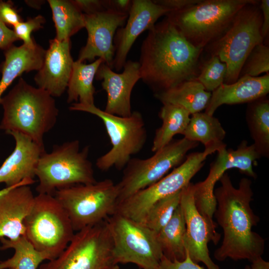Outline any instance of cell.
I'll return each instance as SVG.
<instances>
[{"label": "cell", "instance_id": "cell-1", "mask_svg": "<svg viewBox=\"0 0 269 269\" xmlns=\"http://www.w3.org/2000/svg\"><path fill=\"white\" fill-rule=\"evenodd\" d=\"M203 50L191 44L165 17L142 41L140 79L157 93L196 79Z\"/></svg>", "mask_w": 269, "mask_h": 269}, {"label": "cell", "instance_id": "cell-2", "mask_svg": "<svg viewBox=\"0 0 269 269\" xmlns=\"http://www.w3.org/2000/svg\"><path fill=\"white\" fill-rule=\"evenodd\" d=\"M219 180L221 186L214 191L216 200L214 216L222 229L223 239L214 257L218 261L229 258L252 262L262 257L265 248L264 239L252 229L260 218L251 206L254 195L252 181L242 178L236 188L226 172Z\"/></svg>", "mask_w": 269, "mask_h": 269}, {"label": "cell", "instance_id": "cell-3", "mask_svg": "<svg viewBox=\"0 0 269 269\" xmlns=\"http://www.w3.org/2000/svg\"><path fill=\"white\" fill-rule=\"evenodd\" d=\"M0 105L3 110L0 130L19 133L44 147V135L54 127L58 116L53 97L20 78Z\"/></svg>", "mask_w": 269, "mask_h": 269}, {"label": "cell", "instance_id": "cell-4", "mask_svg": "<svg viewBox=\"0 0 269 269\" xmlns=\"http://www.w3.org/2000/svg\"><path fill=\"white\" fill-rule=\"evenodd\" d=\"M255 0H200L165 17L194 46L204 49L221 37L238 12Z\"/></svg>", "mask_w": 269, "mask_h": 269}, {"label": "cell", "instance_id": "cell-5", "mask_svg": "<svg viewBox=\"0 0 269 269\" xmlns=\"http://www.w3.org/2000/svg\"><path fill=\"white\" fill-rule=\"evenodd\" d=\"M89 146L80 149L78 140L53 146L50 153L43 152L36 169L38 194L53 195L57 190L77 184L96 182Z\"/></svg>", "mask_w": 269, "mask_h": 269}, {"label": "cell", "instance_id": "cell-6", "mask_svg": "<svg viewBox=\"0 0 269 269\" xmlns=\"http://www.w3.org/2000/svg\"><path fill=\"white\" fill-rule=\"evenodd\" d=\"M262 21L260 1L255 0L238 12L221 37L204 48L210 56H217L226 64L224 83L232 84L238 79L250 53L256 45L264 43L261 32Z\"/></svg>", "mask_w": 269, "mask_h": 269}, {"label": "cell", "instance_id": "cell-7", "mask_svg": "<svg viewBox=\"0 0 269 269\" xmlns=\"http://www.w3.org/2000/svg\"><path fill=\"white\" fill-rule=\"evenodd\" d=\"M24 235L47 260L57 258L74 234L66 211L54 195L38 194L23 221Z\"/></svg>", "mask_w": 269, "mask_h": 269}, {"label": "cell", "instance_id": "cell-8", "mask_svg": "<svg viewBox=\"0 0 269 269\" xmlns=\"http://www.w3.org/2000/svg\"><path fill=\"white\" fill-rule=\"evenodd\" d=\"M71 111H81L94 115L103 122L110 137L112 148L97 158L96 165L102 171L112 167L124 169L132 156L138 153L147 139V131L141 114L133 111L128 117H121L107 113L95 104L74 103Z\"/></svg>", "mask_w": 269, "mask_h": 269}, {"label": "cell", "instance_id": "cell-9", "mask_svg": "<svg viewBox=\"0 0 269 269\" xmlns=\"http://www.w3.org/2000/svg\"><path fill=\"white\" fill-rule=\"evenodd\" d=\"M53 195L67 213L75 232H78L115 213L118 189L111 179H106L60 189Z\"/></svg>", "mask_w": 269, "mask_h": 269}, {"label": "cell", "instance_id": "cell-10", "mask_svg": "<svg viewBox=\"0 0 269 269\" xmlns=\"http://www.w3.org/2000/svg\"><path fill=\"white\" fill-rule=\"evenodd\" d=\"M39 269H119L106 220L77 232L57 258Z\"/></svg>", "mask_w": 269, "mask_h": 269}, {"label": "cell", "instance_id": "cell-11", "mask_svg": "<svg viewBox=\"0 0 269 269\" xmlns=\"http://www.w3.org/2000/svg\"><path fill=\"white\" fill-rule=\"evenodd\" d=\"M106 221L118 264L133 263L142 269H157L163 255L156 233L117 213Z\"/></svg>", "mask_w": 269, "mask_h": 269}, {"label": "cell", "instance_id": "cell-12", "mask_svg": "<svg viewBox=\"0 0 269 269\" xmlns=\"http://www.w3.org/2000/svg\"><path fill=\"white\" fill-rule=\"evenodd\" d=\"M221 148L211 146L193 152L168 174L119 203L115 213L142 223L150 208L158 200L181 191L201 169L207 156Z\"/></svg>", "mask_w": 269, "mask_h": 269}, {"label": "cell", "instance_id": "cell-13", "mask_svg": "<svg viewBox=\"0 0 269 269\" xmlns=\"http://www.w3.org/2000/svg\"><path fill=\"white\" fill-rule=\"evenodd\" d=\"M198 144L184 137L173 139L149 158H131L124 168L121 180L116 184L118 204L161 179L171 168L180 165L187 152Z\"/></svg>", "mask_w": 269, "mask_h": 269}, {"label": "cell", "instance_id": "cell-14", "mask_svg": "<svg viewBox=\"0 0 269 269\" xmlns=\"http://www.w3.org/2000/svg\"><path fill=\"white\" fill-rule=\"evenodd\" d=\"M210 165L209 174L203 181L194 184V198L196 206L203 211L211 212L216 206L214 194L216 183L227 170L237 168L240 172L256 179L253 164L261 157L253 144L242 141L236 150L223 148L218 152Z\"/></svg>", "mask_w": 269, "mask_h": 269}, {"label": "cell", "instance_id": "cell-15", "mask_svg": "<svg viewBox=\"0 0 269 269\" xmlns=\"http://www.w3.org/2000/svg\"><path fill=\"white\" fill-rule=\"evenodd\" d=\"M84 15L88 38L77 60L93 61L98 57L112 69L115 51L114 36L117 29L125 24L128 14L106 9Z\"/></svg>", "mask_w": 269, "mask_h": 269}, {"label": "cell", "instance_id": "cell-16", "mask_svg": "<svg viewBox=\"0 0 269 269\" xmlns=\"http://www.w3.org/2000/svg\"><path fill=\"white\" fill-rule=\"evenodd\" d=\"M170 10L151 0H133L127 21L119 28L114 36L115 55L112 69L123 68L128 54L136 38L151 29L162 16Z\"/></svg>", "mask_w": 269, "mask_h": 269}, {"label": "cell", "instance_id": "cell-17", "mask_svg": "<svg viewBox=\"0 0 269 269\" xmlns=\"http://www.w3.org/2000/svg\"><path fill=\"white\" fill-rule=\"evenodd\" d=\"M180 205L186 224L184 245L190 259L197 264L203 263L207 269H220L210 256L208 244L212 241L217 245L220 238L213 233L196 208L194 184L190 182L182 190Z\"/></svg>", "mask_w": 269, "mask_h": 269}, {"label": "cell", "instance_id": "cell-18", "mask_svg": "<svg viewBox=\"0 0 269 269\" xmlns=\"http://www.w3.org/2000/svg\"><path fill=\"white\" fill-rule=\"evenodd\" d=\"M123 69L122 73H117L103 62L99 67L95 78L102 80V88L107 94L104 111L111 114L128 117L133 112L132 92L140 79L139 63L132 60L127 61Z\"/></svg>", "mask_w": 269, "mask_h": 269}, {"label": "cell", "instance_id": "cell-19", "mask_svg": "<svg viewBox=\"0 0 269 269\" xmlns=\"http://www.w3.org/2000/svg\"><path fill=\"white\" fill-rule=\"evenodd\" d=\"M71 47L70 39L50 40L42 66L34 77L38 88L53 97L61 96L67 88L74 62Z\"/></svg>", "mask_w": 269, "mask_h": 269}, {"label": "cell", "instance_id": "cell-20", "mask_svg": "<svg viewBox=\"0 0 269 269\" xmlns=\"http://www.w3.org/2000/svg\"><path fill=\"white\" fill-rule=\"evenodd\" d=\"M15 140L12 153L0 167V183L10 187L28 182L35 181V169L41 155L45 151L28 136L15 132H9Z\"/></svg>", "mask_w": 269, "mask_h": 269}, {"label": "cell", "instance_id": "cell-21", "mask_svg": "<svg viewBox=\"0 0 269 269\" xmlns=\"http://www.w3.org/2000/svg\"><path fill=\"white\" fill-rule=\"evenodd\" d=\"M269 92V74L258 77L244 75L232 84H222L212 92L205 113L213 116L222 105L249 103L267 96Z\"/></svg>", "mask_w": 269, "mask_h": 269}, {"label": "cell", "instance_id": "cell-22", "mask_svg": "<svg viewBox=\"0 0 269 269\" xmlns=\"http://www.w3.org/2000/svg\"><path fill=\"white\" fill-rule=\"evenodd\" d=\"M34 197L30 185H22L0 197V238L13 240L24 235L23 221Z\"/></svg>", "mask_w": 269, "mask_h": 269}, {"label": "cell", "instance_id": "cell-23", "mask_svg": "<svg viewBox=\"0 0 269 269\" xmlns=\"http://www.w3.org/2000/svg\"><path fill=\"white\" fill-rule=\"evenodd\" d=\"M46 50L35 44L33 46L12 45L4 50V61L0 66V104L2 95L13 81L24 72L38 71L42 67Z\"/></svg>", "mask_w": 269, "mask_h": 269}, {"label": "cell", "instance_id": "cell-24", "mask_svg": "<svg viewBox=\"0 0 269 269\" xmlns=\"http://www.w3.org/2000/svg\"><path fill=\"white\" fill-rule=\"evenodd\" d=\"M162 104H170L186 110L190 115L205 110L211 93L196 79L186 81L168 90L154 94Z\"/></svg>", "mask_w": 269, "mask_h": 269}, {"label": "cell", "instance_id": "cell-25", "mask_svg": "<svg viewBox=\"0 0 269 269\" xmlns=\"http://www.w3.org/2000/svg\"><path fill=\"white\" fill-rule=\"evenodd\" d=\"M97 58L87 64L78 60L74 61L71 77L67 86V102L77 101L84 105L94 104L95 89L93 81L97 70L103 63Z\"/></svg>", "mask_w": 269, "mask_h": 269}, {"label": "cell", "instance_id": "cell-26", "mask_svg": "<svg viewBox=\"0 0 269 269\" xmlns=\"http://www.w3.org/2000/svg\"><path fill=\"white\" fill-rule=\"evenodd\" d=\"M183 135L188 140L201 142L205 148L211 146L226 147V145L223 142L226 132L219 120L213 115H209L205 112L191 115Z\"/></svg>", "mask_w": 269, "mask_h": 269}, {"label": "cell", "instance_id": "cell-27", "mask_svg": "<svg viewBox=\"0 0 269 269\" xmlns=\"http://www.w3.org/2000/svg\"><path fill=\"white\" fill-rule=\"evenodd\" d=\"M185 109L173 104H163L159 113L162 120L153 139L151 151L156 152L170 143L177 134H183L190 119Z\"/></svg>", "mask_w": 269, "mask_h": 269}, {"label": "cell", "instance_id": "cell-28", "mask_svg": "<svg viewBox=\"0 0 269 269\" xmlns=\"http://www.w3.org/2000/svg\"><path fill=\"white\" fill-rule=\"evenodd\" d=\"M186 224L180 205L168 222L157 233L163 256L171 260L183 261L186 258L184 240Z\"/></svg>", "mask_w": 269, "mask_h": 269}, {"label": "cell", "instance_id": "cell-29", "mask_svg": "<svg viewBox=\"0 0 269 269\" xmlns=\"http://www.w3.org/2000/svg\"><path fill=\"white\" fill-rule=\"evenodd\" d=\"M246 120L254 145L262 156L269 155V101L267 96L249 103Z\"/></svg>", "mask_w": 269, "mask_h": 269}, {"label": "cell", "instance_id": "cell-30", "mask_svg": "<svg viewBox=\"0 0 269 269\" xmlns=\"http://www.w3.org/2000/svg\"><path fill=\"white\" fill-rule=\"evenodd\" d=\"M0 250L12 249L13 255L0 262V269H37L40 264L47 260L46 256L37 251L24 235L15 240L0 238Z\"/></svg>", "mask_w": 269, "mask_h": 269}, {"label": "cell", "instance_id": "cell-31", "mask_svg": "<svg viewBox=\"0 0 269 269\" xmlns=\"http://www.w3.org/2000/svg\"><path fill=\"white\" fill-rule=\"evenodd\" d=\"M58 41L70 37L85 27L84 14L72 0H48Z\"/></svg>", "mask_w": 269, "mask_h": 269}, {"label": "cell", "instance_id": "cell-32", "mask_svg": "<svg viewBox=\"0 0 269 269\" xmlns=\"http://www.w3.org/2000/svg\"><path fill=\"white\" fill-rule=\"evenodd\" d=\"M181 191L155 203L147 211L142 223L151 230L158 233L170 220L180 205Z\"/></svg>", "mask_w": 269, "mask_h": 269}, {"label": "cell", "instance_id": "cell-33", "mask_svg": "<svg viewBox=\"0 0 269 269\" xmlns=\"http://www.w3.org/2000/svg\"><path fill=\"white\" fill-rule=\"evenodd\" d=\"M227 65L215 55L201 63L196 79L205 89L212 93L224 83L227 73Z\"/></svg>", "mask_w": 269, "mask_h": 269}, {"label": "cell", "instance_id": "cell-34", "mask_svg": "<svg viewBox=\"0 0 269 269\" xmlns=\"http://www.w3.org/2000/svg\"><path fill=\"white\" fill-rule=\"evenodd\" d=\"M264 73L269 74V46L262 43L256 45L248 56L240 77H258Z\"/></svg>", "mask_w": 269, "mask_h": 269}, {"label": "cell", "instance_id": "cell-35", "mask_svg": "<svg viewBox=\"0 0 269 269\" xmlns=\"http://www.w3.org/2000/svg\"><path fill=\"white\" fill-rule=\"evenodd\" d=\"M45 19L41 15L29 18L25 21H20L13 26V31L18 40H21L23 44L33 46L36 42L32 38V33L42 28Z\"/></svg>", "mask_w": 269, "mask_h": 269}, {"label": "cell", "instance_id": "cell-36", "mask_svg": "<svg viewBox=\"0 0 269 269\" xmlns=\"http://www.w3.org/2000/svg\"><path fill=\"white\" fill-rule=\"evenodd\" d=\"M0 20L5 25L14 26L22 21L17 9L10 1H0Z\"/></svg>", "mask_w": 269, "mask_h": 269}, {"label": "cell", "instance_id": "cell-37", "mask_svg": "<svg viewBox=\"0 0 269 269\" xmlns=\"http://www.w3.org/2000/svg\"><path fill=\"white\" fill-rule=\"evenodd\" d=\"M185 259L182 261H171L163 256L157 269H204L190 259L186 251Z\"/></svg>", "mask_w": 269, "mask_h": 269}, {"label": "cell", "instance_id": "cell-38", "mask_svg": "<svg viewBox=\"0 0 269 269\" xmlns=\"http://www.w3.org/2000/svg\"><path fill=\"white\" fill-rule=\"evenodd\" d=\"M72 1L83 14H92L106 10L105 0H74Z\"/></svg>", "mask_w": 269, "mask_h": 269}, {"label": "cell", "instance_id": "cell-39", "mask_svg": "<svg viewBox=\"0 0 269 269\" xmlns=\"http://www.w3.org/2000/svg\"><path fill=\"white\" fill-rule=\"evenodd\" d=\"M17 40L13 30L0 20V49L5 50Z\"/></svg>", "mask_w": 269, "mask_h": 269}, {"label": "cell", "instance_id": "cell-40", "mask_svg": "<svg viewBox=\"0 0 269 269\" xmlns=\"http://www.w3.org/2000/svg\"><path fill=\"white\" fill-rule=\"evenodd\" d=\"M157 4L170 11L180 10L198 2L200 0H155Z\"/></svg>", "mask_w": 269, "mask_h": 269}, {"label": "cell", "instance_id": "cell-41", "mask_svg": "<svg viewBox=\"0 0 269 269\" xmlns=\"http://www.w3.org/2000/svg\"><path fill=\"white\" fill-rule=\"evenodd\" d=\"M105 2L106 9L128 14L132 4V0H105Z\"/></svg>", "mask_w": 269, "mask_h": 269}, {"label": "cell", "instance_id": "cell-42", "mask_svg": "<svg viewBox=\"0 0 269 269\" xmlns=\"http://www.w3.org/2000/svg\"><path fill=\"white\" fill-rule=\"evenodd\" d=\"M260 7L262 13V24L261 26V35L264 40L269 36V0H262L260 1Z\"/></svg>", "mask_w": 269, "mask_h": 269}, {"label": "cell", "instance_id": "cell-43", "mask_svg": "<svg viewBox=\"0 0 269 269\" xmlns=\"http://www.w3.org/2000/svg\"><path fill=\"white\" fill-rule=\"evenodd\" d=\"M251 269H269V263L259 257L252 262Z\"/></svg>", "mask_w": 269, "mask_h": 269}, {"label": "cell", "instance_id": "cell-44", "mask_svg": "<svg viewBox=\"0 0 269 269\" xmlns=\"http://www.w3.org/2000/svg\"><path fill=\"white\" fill-rule=\"evenodd\" d=\"M35 182V181H28V182H23V183L19 184L18 185H16L10 186V187H5V188L0 190V197L2 196V195H4L5 194H6L10 190L16 187L22 186V185H30L34 183Z\"/></svg>", "mask_w": 269, "mask_h": 269}, {"label": "cell", "instance_id": "cell-45", "mask_svg": "<svg viewBox=\"0 0 269 269\" xmlns=\"http://www.w3.org/2000/svg\"><path fill=\"white\" fill-rule=\"evenodd\" d=\"M244 269H251V268L249 266L247 265V266H246Z\"/></svg>", "mask_w": 269, "mask_h": 269}, {"label": "cell", "instance_id": "cell-46", "mask_svg": "<svg viewBox=\"0 0 269 269\" xmlns=\"http://www.w3.org/2000/svg\"></svg>", "mask_w": 269, "mask_h": 269}]
</instances>
